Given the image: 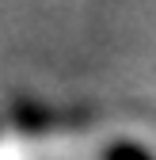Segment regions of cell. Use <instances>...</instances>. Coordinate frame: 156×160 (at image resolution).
Listing matches in <instances>:
<instances>
[{
    "label": "cell",
    "mask_w": 156,
    "mask_h": 160,
    "mask_svg": "<svg viewBox=\"0 0 156 160\" xmlns=\"http://www.w3.org/2000/svg\"><path fill=\"white\" fill-rule=\"evenodd\" d=\"M107 160H152V156H149L141 145H129V141H126V145H114V149L107 152Z\"/></svg>",
    "instance_id": "1"
}]
</instances>
